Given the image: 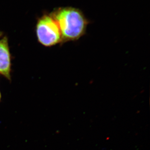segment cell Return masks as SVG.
Segmentation results:
<instances>
[{"label": "cell", "mask_w": 150, "mask_h": 150, "mask_svg": "<svg viewBox=\"0 0 150 150\" xmlns=\"http://www.w3.org/2000/svg\"><path fill=\"white\" fill-rule=\"evenodd\" d=\"M53 18L59 26L62 40H77L85 32L87 24L86 20L77 9H61L56 12Z\"/></svg>", "instance_id": "1"}, {"label": "cell", "mask_w": 150, "mask_h": 150, "mask_svg": "<svg viewBox=\"0 0 150 150\" xmlns=\"http://www.w3.org/2000/svg\"><path fill=\"white\" fill-rule=\"evenodd\" d=\"M37 35L38 40L46 46H53L62 40L58 24L53 18L43 16L38 23Z\"/></svg>", "instance_id": "2"}, {"label": "cell", "mask_w": 150, "mask_h": 150, "mask_svg": "<svg viewBox=\"0 0 150 150\" xmlns=\"http://www.w3.org/2000/svg\"><path fill=\"white\" fill-rule=\"evenodd\" d=\"M11 58L7 38L0 40V74L10 79Z\"/></svg>", "instance_id": "3"}, {"label": "cell", "mask_w": 150, "mask_h": 150, "mask_svg": "<svg viewBox=\"0 0 150 150\" xmlns=\"http://www.w3.org/2000/svg\"><path fill=\"white\" fill-rule=\"evenodd\" d=\"M2 35V33L0 32V37Z\"/></svg>", "instance_id": "4"}, {"label": "cell", "mask_w": 150, "mask_h": 150, "mask_svg": "<svg viewBox=\"0 0 150 150\" xmlns=\"http://www.w3.org/2000/svg\"><path fill=\"white\" fill-rule=\"evenodd\" d=\"M1 93H0V100H1Z\"/></svg>", "instance_id": "5"}]
</instances>
